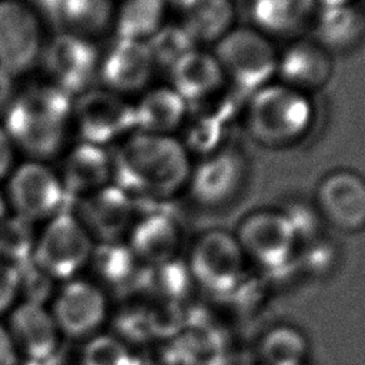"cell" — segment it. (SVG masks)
<instances>
[{"mask_svg": "<svg viewBox=\"0 0 365 365\" xmlns=\"http://www.w3.org/2000/svg\"><path fill=\"white\" fill-rule=\"evenodd\" d=\"M113 158V184L133 200L168 202L187 192L194 167L178 135L134 130L123 138Z\"/></svg>", "mask_w": 365, "mask_h": 365, "instance_id": "6da1fadb", "label": "cell"}, {"mask_svg": "<svg viewBox=\"0 0 365 365\" xmlns=\"http://www.w3.org/2000/svg\"><path fill=\"white\" fill-rule=\"evenodd\" d=\"M73 97L51 83L20 91L4 114V131L13 145L36 161L56 157L71 123Z\"/></svg>", "mask_w": 365, "mask_h": 365, "instance_id": "7a4b0ae2", "label": "cell"}, {"mask_svg": "<svg viewBox=\"0 0 365 365\" xmlns=\"http://www.w3.org/2000/svg\"><path fill=\"white\" fill-rule=\"evenodd\" d=\"M312 96L278 80L247 96L241 121L248 137L267 150H288L307 140L315 124Z\"/></svg>", "mask_w": 365, "mask_h": 365, "instance_id": "3957f363", "label": "cell"}, {"mask_svg": "<svg viewBox=\"0 0 365 365\" xmlns=\"http://www.w3.org/2000/svg\"><path fill=\"white\" fill-rule=\"evenodd\" d=\"M211 50L228 86L240 94L248 96L277 77L279 50L252 24L234 26Z\"/></svg>", "mask_w": 365, "mask_h": 365, "instance_id": "277c9868", "label": "cell"}, {"mask_svg": "<svg viewBox=\"0 0 365 365\" xmlns=\"http://www.w3.org/2000/svg\"><path fill=\"white\" fill-rule=\"evenodd\" d=\"M234 235L248 261L265 271L285 268L299 252V238L282 208L247 212Z\"/></svg>", "mask_w": 365, "mask_h": 365, "instance_id": "5b68a950", "label": "cell"}, {"mask_svg": "<svg viewBox=\"0 0 365 365\" xmlns=\"http://www.w3.org/2000/svg\"><path fill=\"white\" fill-rule=\"evenodd\" d=\"M247 264L234 232L224 228L200 232L185 261L192 282L221 295L235 291L242 284Z\"/></svg>", "mask_w": 365, "mask_h": 365, "instance_id": "8992f818", "label": "cell"}, {"mask_svg": "<svg viewBox=\"0 0 365 365\" xmlns=\"http://www.w3.org/2000/svg\"><path fill=\"white\" fill-rule=\"evenodd\" d=\"M250 180V161L232 144L194 161L187 194L205 210H220L234 204Z\"/></svg>", "mask_w": 365, "mask_h": 365, "instance_id": "52a82bcc", "label": "cell"}, {"mask_svg": "<svg viewBox=\"0 0 365 365\" xmlns=\"http://www.w3.org/2000/svg\"><path fill=\"white\" fill-rule=\"evenodd\" d=\"M71 121L80 143L106 148L135 130L133 103L107 88H88L77 96Z\"/></svg>", "mask_w": 365, "mask_h": 365, "instance_id": "ba28073f", "label": "cell"}, {"mask_svg": "<svg viewBox=\"0 0 365 365\" xmlns=\"http://www.w3.org/2000/svg\"><path fill=\"white\" fill-rule=\"evenodd\" d=\"M312 204L321 221L341 232L365 230V177L349 167L327 171L315 185Z\"/></svg>", "mask_w": 365, "mask_h": 365, "instance_id": "9c48e42d", "label": "cell"}, {"mask_svg": "<svg viewBox=\"0 0 365 365\" xmlns=\"http://www.w3.org/2000/svg\"><path fill=\"white\" fill-rule=\"evenodd\" d=\"M9 175L6 201L16 215L33 222L64 211L67 197L60 177L43 161H26Z\"/></svg>", "mask_w": 365, "mask_h": 365, "instance_id": "30bf717a", "label": "cell"}, {"mask_svg": "<svg viewBox=\"0 0 365 365\" xmlns=\"http://www.w3.org/2000/svg\"><path fill=\"white\" fill-rule=\"evenodd\" d=\"M41 56L51 84L71 97L91 88L98 77L101 57L88 38L61 31L43 48Z\"/></svg>", "mask_w": 365, "mask_h": 365, "instance_id": "8fae6325", "label": "cell"}, {"mask_svg": "<svg viewBox=\"0 0 365 365\" xmlns=\"http://www.w3.org/2000/svg\"><path fill=\"white\" fill-rule=\"evenodd\" d=\"M91 252L88 232L68 211L51 218L34 245L36 265L47 275L67 278L78 271Z\"/></svg>", "mask_w": 365, "mask_h": 365, "instance_id": "7c38bea8", "label": "cell"}, {"mask_svg": "<svg viewBox=\"0 0 365 365\" xmlns=\"http://www.w3.org/2000/svg\"><path fill=\"white\" fill-rule=\"evenodd\" d=\"M43 53L41 21L19 0H0V70L13 77L31 70Z\"/></svg>", "mask_w": 365, "mask_h": 365, "instance_id": "4fadbf2b", "label": "cell"}, {"mask_svg": "<svg viewBox=\"0 0 365 365\" xmlns=\"http://www.w3.org/2000/svg\"><path fill=\"white\" fill-rule=\"evenodd\" d=\"M334 76V56L314 37L292 38L278 53L275 80L314 96L325 88Z\"/></svg>", "mask_w": 365, "mask_h": 365, "instance_id": "5bb4252c", "label": "cell"}, {"mask_svg": "<svg viewBox=\"0 0 365 365\" xmlns=\"http://www.w3.org/2000/svg\"><path fill=\"white\" fill-rule=\"evenodd\" d=\"M76 218L103 242H117L135 221V201L115 184H110L76 201Z\"/></svg>", "mask_w": 365, "mask_h": 365, "instance_id": "9a60e30c", "label": "cell"}, {"mask_svg": "<svg viewBox=\"0 0 365 365\" xmlns=\"http://www.w3.org/2000/svg\"><path fill=\"white\" fill-rule=\"evenodd\" d=\"M167 73L168 84L181 96L190 110L211 104L228 87L217 57L212 50L205 47L192 48Z\"/></svg>", "mask_w": 365, "mask_h": 365, "instance_id": "2e32d148", "label": "cell"}, {"mask_svg": "<svg viewBox=\"0 0 365 365\" xmlns=\"http://www.w3.org/2000/svg\"><path fill=\"white\" fill-rule=\"evenodd\" d=\"M157 71L147 43L118 40L100 60L98 77L104 88L123 97L141 94Z\"/></svg>", "mask_w": 365, "mask_h": 365, "instance_id": "e0dca14e", "label": "cell"}, {"mask_svg": "<svg viewBox=\"0 0 365 365\" xmlns=\"http://www.w3.org/2000/svg\"><path fill=\"white\" fill-rule=\"evenodd\" d=\"M13 336L26 365H60L61 351L54 319L38 305L24 302L11 317Z\"/></svg>", "mask_w": 365, "mask_h": 365, "instance_id": "ac0fdd59", "label": "cell"}, {"mask_svg": "<svg viewBox=\"0 0 365 365\" xmlns=\"http://www.w3.org/2000/svg\"><path fill=\"white\" fill-rule=\"evenodd\" d=\"M182 242L178 221L163 211H151L134 221L128 248L138 262L160 267L175 259Z\"/></svg>", "mask_w": 365, "mask_h": 365, "instance_id": "d6986e66", "label": "cell"}, {"mask_svg": "<svg viewBox=\"0 0 365 365\" xmlns=\"http://www.w3.org/2000/svg\"><path fill=\"white\" fill-rule=\"evenodd\" d=\"M58 177L66 197H87L113 184L111 153L106 147L80 143L68 151Z\"/></svg>", "mask_w": 365, "mask_h": 365, "instance_id": "ffe728a7", "label": "cell"}, {"mask_svg": "<svg viewBox=\"0 0 365 365\" xmlns=\"http://www.w3.org/2000/svg\"><path fill=\"white\" fill-rule=\"evenodd\" d=\"M133 107L135 130L150 134L177 135L190 115L188 104L170 84L148 87Z\"/></svg>", "mask_w": 365, "mask_h": 365, "instance_id": "44dd1931", "label": "cell"}, {"mask_svg": "<svg viewBox=\"0 0 365 365\" xmlns=\"http://www.w3.org/2000/svg\"><path fill=\"white\" fill-rule=\"evenodd\" d=\"M318 9L317 0H250L251 24L272 40L304 36Z\"/></svg>", "mask_w": 365, "mask_h": 365, "instance_id": "7402d4cb", "label": "cell"}, {"mask_svg": "<svg viewBox=\"0 0 365 365\" xmlns=\"http://www.w3.org/2000/svg\"><path fill=\"white\" fill-rule=\"evenodd\" d=\"M175 9L177 23L198 47H212L237 26L232 0H180Z\"/></svg>", "mask_w": 365, "mask_h": 365, "instance_id": "603a6c76", "label": "cell"}, {"mask_svg": "<svg viewBox=\"0 0 365 365\" xmlns=\"http://www.w3.org/2000/svg\"><path fill=\"white\" fill-rule=\"evenodd\" d=\"M311 29L332 56L349 53L365 40V11L358 3L319 7Z\"/></svg>", "mask_w": 365, "mask_h": 365, "instance_id": "cb8c5ba5", "label": "cell"}, {"mask_svg": "<svg viewBox=\"0 0 365 365\" xmlns=\"http://www.w3.org/2000/svg\"><path fill=\"white\" fill-rule=\"evenodd\" d=\"M106 314L103 294L91 284L76 281L58 295L54 317L58 327L70 336H83L94 331Z\"/></svg>", "mask_w": 365, "mask_h": 365, "instance_id": "d4e9b609", "label": "cell"}, {"mask_svg": "<svg viewBox=\"0 0 365 365\" xmlns=\"http://www.w3.org/2000/svg\"><path fill=\"white\" fill-rule=\"evenodd\" d=\"M168 10L165 0H124L114 17L117 38L147 43L168 23Z\"/></svg>", "mask_w": 365, "mask_h": 365, "instance_id": "484cf974", "label": "cell"}, {"mask_svg": "<svg viewBox=\"0 0 365 365\" xmlns=\"http://www.w3.org/2000/svg\"><path fill=\"white\" fill-rule=\"evenodd\" d=\"M309 344L294 325L279 324L267 329L255 346V365H307Z\"/></svg>", "mask_w": 365, "mask_h": 365, "instance_id": "4316f807", "label": "cell"}, {"mask_svg": "<svg viewBox=\"0 0 365 365\" xmlns=\"http://www.w3.org/2000/svg\"><path fill=\"white\" fill-rule=\"evenodd\" d=\"M114 17L113 0H63L60 27L90 40L103 36L114 24Z\"/></svg>", "mask_w": 365, "mask_h": 365, "instance_id": "83f0119b", "label": "cell"}, {"mask_svg": "<svg viewBox=\"0 0 365 365\" xmlns=\"http://www.w3.org/2000/svg\"><path fill=\"white\" fill-rule=\"evenodd\" d=\"M34 252L31 222L19 215H6L0 221V257L19 272L30 264Z\"/></svg>", "mask_w": 365, "mask_h": 365, "instance_id": "f1b7e54d", "label": "cell"}, {"mask_svg": "<svg viewBox=\"0 0 365 365\" xmlns=\"http://www.w3.org/2000/svg\"><path fill=\"white\" fill-rule=\"evenodd\" d=\"M147 46L151 51L157 70L165 71H168L188 51L198 47L177 21L165 23L147 41Z\"/></svg>", "mask_w": 365, "mask_h": 365, "instance_id": "f546056e", "label": "cell"}, {"mask_svg": "<svg viewBox=\"0 0 365 365\" xmlns=\"http://www.w3.org/2000/svg\"><path fill=\"white\" fill-rule=\"evenodd\" d=\"M97 272L113 285H123L135 274L137 258L127 245L117 242H103L93 252Z\"/></svg>", "mask_w": 365, "mask_h": 365, "instance_id": "4dcf8cb0", "label": "cell"}, {"mask_svg": "<svg viewBox=\"0 0 365 365\" xmlns=\"http://www.w3.org/2000/svg\"><path fill=\"white\" fill-rule=\"evenodd\" d=\"M83 365H135V362L118 339L97 336L86 346Z\"/></svg>", "mask_w": 365, "mask_h": 365, "instance_id": "1f68e13d", "label": "cell"}, {"mask_svg": "<svg viewBox=\"0 0 365 365\" xmlns=\"http://www.w3.org/2000/svg\"><path fill=\"white\" fill-rule=\"evenodd\" d=\"M20 279L23 278V285H24V291L29 297L27 302H33V304H41V301L46 299V297L50 292V281H48V275L41 271L36 264H29L27 267H24L20 272Z\"/></svg>", "mask_w": 365, "mask_h": 365, "instance_id": "d6a6232c", "label": "cell"}, {"mask_svg": "<svg viewBox=\"0 0 365 365\" xmlns=\"http://www.w3.org/2000/svg\"><path fill=\"white\" fill-rule=\"evenodd\" d=\"M19 284V271L6 262H0V312H3L11 304Z\"/></svg>", "mask_w": 365, "mask_h": 365, "instance_id": "836d02e7", "label": "cell"}, {"mask_svg": "<svg viewBox=\"0 0 365 365\" xmlns=\"http://www.w3.org/2000/svg\"><path fill=\"white\" fill-rule=\"evenodd\" d=\"M63 0H27L24 1L31 11L38 17L50 24L60 26V9Z\"/></svg>", "mask_w": 365, "mask_h": 365, "instance_id": "e575fe53", "label": "cell"}, {"mask_svg": "<svg viewBox=\"0 0 365 365\" xmlns=\"http://www.w3.org/2000/svg\"><path fill=\"white\" fill-rule=\"evenodd\" d=\"M13 76L9 73L0 70V115L4 117L10 106L17 97V90H16V83H14Z\"/></svg>", "mask_w": 365, "mask_h": 365, "instance_id": "d590c367", "label": "cell"}, {"mask_svg": "<svg viewBox=\"0 0 365 365\" xmlns=\"http://www.w3.org/2000/svg\"><path fill=\"white\" fill-rule=\"evenodd\" d=\"M14 145L4 128L0 125V180L7 177L13 170Z\"/></svg>", "mask_w": 365, "mask_h": 365, "instance_id": "8d00e7d4", "label": "cell"}, {"mask_svg": "<svg viewBox=\"0 0 365 365\" xmlns=\"http://www.w3.org/2000/svg\"><path fill=\"white\" fill-rule=\"evenodd\" d=\"M0 365H16V352L11 339L0 327Z\"/></svg>", "mask_w": 365, "mask_h": 365, "instance_id": "74e56055", "label": "cell"}, {"mask_svg": "<svg viewBox=\"0 0 365 365\" xmlns=\"http://www.w3.org/2000/svg\"><path fill=\"white\" fill-rule=\"evenodd\" d=\"M319 7L327 6H338V4H349V3H358V0H317Z\"/></svg>", "mask_w": 365, "mask_h": 365, "instance_id": "f35d334b", "label": "cell"}, {"mask_svg": "<svg viewBox=\"0 0 365 365\" xmlns=\"http://www.w3.org/2000/svg\"><path fill=\"white\" fill-rule=\"evenodd\" d=\"M7 215V201L3 197V194L0 192V221Z\"/></svg>", "mask_w": 365, "mask_h": 365, "instance_id": "ab89813d", "label": "cell"}]
</instances>
